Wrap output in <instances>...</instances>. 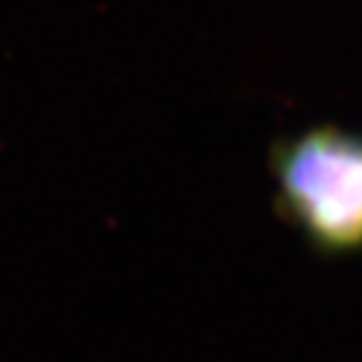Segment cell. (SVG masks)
<instances>
[{
    "instance_id": "obj_1",
    "label": "cell",
    "mask_w": 362,
    "mask_h": 362,
    "mask_svg": "<svg viewBox=\"0 0 362 362\" xmlns=\"http://www.w3.org/2000/svg\"><path fill=\"white\" fill-rule=\"evenodd\" d=\"M282 216L327 257L362 252V134L317 126L272 156Z\"/></svg>"
}]
</instances>
